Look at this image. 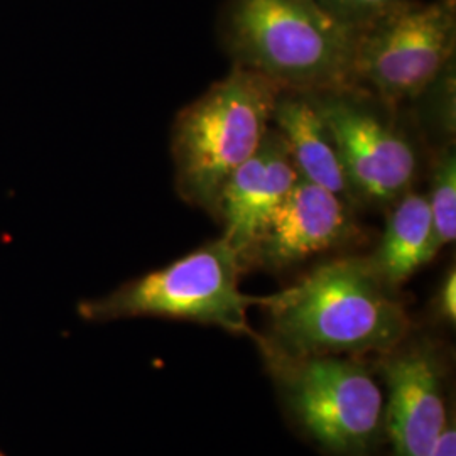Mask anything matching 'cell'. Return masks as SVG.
Segmentation results:
<instances>
[{"label":"cell","instance_id":"11","mask_svg":"<svg viewBox=\"0 0 456 456\" xmlns=\"http://www.w3.org/2000/svg\"><path fill=\"white\" fill-rule=\"evenodd\" d=\"M273 127L286 142L301 178L340 196L354 210L359 208L333 137L306 94L281 90L273 112Z\"/></svg>","mask_w":456,"mask_h":456},{"label":"cell","instance_id":"13","mask_svg":"<svg viewBox=\"0 0 456 456\" xmlns=\"http://www.w3.org/2000/svg\"><path fill=\"white\" fill-rule=\"evenodd\" d=\"M431 215L435 244L438 250L453 244L456 237V154L455 144H443L431 166L429 188L426 193Z\"/></svg>","mask_w":456,"mask_h":456},{"label":"cell","instance_id":"3","mask_svg":"<svg viewBox=\"0 0 456 456\" xmlns=\"http://www.w3.org/2000/svg\"><path fill=\"white\" fill-rule=\"evenodd\" d=\"M281 88L233 66L186 105L171 129L175 184L183 201L215 218L225 181L261 147Z\"/></svg>","mask_w":456,"mask_h":456},{"label":"cell","instance_id":"4","mask_svg":"<svg viewBox=\"0 0 456 456\" xmlns=\"http://www.w3.org/2000/svg\"><path fill=\"white\" fill-rule=\"evenodd\" d=\"M257 343L294 426L326 456H379L386 397L360 357L289 355Z\"/></svg>","mask_w":456,"mask_h":456},{"label":"cell","instance_id":"15","mask_svg":"<svg viewBox=\"0 0 456 456\" xmlns=\"http://www.w3.org/2000/svg\"><path fill=\"white\" fill-rule=\"evenodd\" d=\"M331 16L360 31L408 0H318Z\"/></svg>","mask_w":456,"mask_h":456},{"label":"cell","instance_id":"2","mask_svg":"<svg viewBox=\"0 0 456 456\" xmlns=\"http://www.w3.org/2000/svg\"><path fill=\"white\" fill-rule=\"evenodd\" d=\"M357 33L318 0H230L224 17L233 66L297 94L357 86Z\"/></svg>","mask_w":456,"mask_h":456},{"label":"cell","instance_id":"9","mask_svg":"<svg viewBox=\"0 0 456 456\" xmlns=\"http://www.w3.org/2000/svg\"><path fill=\"white\" fill-rule=\"evenodd\" d=\"M362 230L355 210L325 188L301 176L244 256L245 271H289L318 254L357 244Z\"/></svg>","mask_w":456,"mask_h":456},{"label":"cell","instance_id":"5","mask_svg":"<svg viewBox=\"0 0 456 456\" xmlns=\"http://www.w3.org/2000/svg\"><path fill=\"white\" fill-rule=\"evenodd\" d=\"M245 273L239 252L220 237L105 296L83 299L77 311L88 323L159 318L215 326L254 340L248 310L261 306L264 297L242 293Z\"/></svg>","mask_w":456,"mask_h":456},{"label":"cell","instance_id":"6","mask_svg":"<svg viewBox=\"0 0 456 456\" xmlns=\"http://www.w3.org/2000/svg\"><path fill=\"white\" fill-rule=\"evenodd\" d=\"M455 46V0H408L357 33L355 85L395 110L436 80Z\"/></svg>","mask_w":456,"mask_h":456},{"label":"cell","instance_id":"8","mask_svg":"<svg viewBox=\"0 0 456 456\" xmlns=\"http://www.w3.org/2000/svg\"><path fill=\"white\" fill-rule=\"evenodd\" d=\"M387 389L384 436L392 456H431L450 418L446 363L440 343L414 335L379 357Z\"/></svg>","mask_w":456,"mask_h":456},{"label":"cell","instance_id":"7","mask_svg":"<svg viewBox=\"0 0 456 456\" xmlns=\"http://www.w3.org/2000/svg\"><path fill=\"white\" fill-rule=\"evenodd\" d=\"M325 120L360 207H382L414 188L418 151L384 103L360 86L306 94Z\"/></svg>","mask_w":456,"mask_h":456},{"label":"cell","instance_id":"14","mask_svg":"<svg viewBox=\"0 0 456 456\" xmlns=\"http://www.w3.org/2000/svg\"><path fill=\"white\" fill-rule=\"evenodd\" d=\"M418 98L428 102V115L435 131L441 134L446 142L455 135V60L436 77ZM416 98V100H418Z\"/></svg>","mask_w":456,"mask_h":456},{"label":"cell","instance_id":"18","mask_svg":"<svg viewBox=\"0 0 456 456\" xmlns=\"http://www.w3.org/2000/svg\"><path fill=\"white\" fill-rule=\"evenodd\" d=\"M0 456H7V455H5V453H4V452H0Z\"/></svg>","mask_w":456,"mask_h":456},{"label":"cell","instance_id":"1","mask_svg":"<svg viewBox=\"0 0 456 456\" xmlns=\"http://www.w3.org/2000/svg\"><path fill=\"white\" fill-rule=\"evenodd\" d=\"M262 342L289 355L379 357L403 342L412 326L397 293L367 257H337L297 282L264 296Z\"/></svg>","mask_w":456,"mask_h":456},{"label":"cell","instance_id":"10","mask_svg":"<svg viewBox=\"0 0 456 456\" xmlns=\"http://www.w3.org/2000/svg\"><path fill=\"white\" fill-rule=\"evenodd\" d=\"M297 176L286 142L271 126L261 147L225 181L215 220L220 222L222 237L239 252L242 262L247 248L291 191Z\"/></svg>","mask_w":456,"mask_h":456},{"label":"cell","instance_id":"17","mask_svg":"<svg viewBox=\"0 0 456 456\" xmlns=\"http://www.w3.org/2000/svg\"><path fill=\"white\" fill-rule=\"evenodd\" d=\"M431 456H456L455 414L450 412Z\"/></svg>","mask_w":456,"mask_h":456},{"label":"cell","instance_id":"12","mask_svg":"<svg viewBox=\"0 0 456 456\" xmlns=\"http://www.w3.org/2000/svg\"><path fill=\"white\" fill-rule=\"evenodd\" d=\"M387 208L382 239L367 259L379 279L397 293L440 250L435 244L431 215L424 193L412 188Z\"/></svg>","mask_w":456,"mask_h":456},{"label":"cell","instance_id":"16","mask_svg":"<svg viewBox=\"0 0 456 456\" xmlns=\"http://www.w3.org/2000/svg\"><path fill=\"white\" fill-rule=\"evenodd\" d=\"M435 318L446 326H455L456 322V271L452 265L441 279L440 286L433 299Z\"/></svg>","mask_w":456,"mask_h":456}]
</instances>
